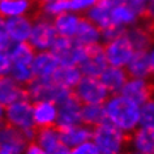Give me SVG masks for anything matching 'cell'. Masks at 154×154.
<instances>
[{
  "label": "cell",
  "instance_id": "6da1fadb",
  "mask_svg": "<svg viewBox=\"0 0 154 154\" xmlns=\"http://www.w3.org/2000/svg\"><path fill=\"white\" fill-rule=\"evenodd\" d=\"M106 122L125 134H132L140 128V105L134 103L122 93L111 94L103 105Z\"/></svg>",
  "mask_w": 154,
  "mask_h": 154
},
{
  "label": "cell",
  "instance_id": "7a4b0ae2",
  "mask_svg": "<svg viewBox=\"0 0 154 154\" xmlns=\"http://www.w3.org/2000/svg\"><path fill=\"white\" fill-rule=\"evenodd\" d=\"M91 141L101 154H125V149L128 146L127 134L109 122H103L93 128Z\"/></svg>",
  "mask_w": 154,
  "mask_h": 154
},
{
  "label": "cell",
  "instance_id": "3957f363",
  "mask_svg": "<svg viewBox=\"0 0 154 154\" xmlns=\"http://www.w3.org/2000/svg\"><path fill=\"white\" fill-rule=\"evenodd\" d=\"M25 90L26 97L33 103L39 101H52L55 103H60L72 94V90L61 88L52 79H34Z\"/></svg>",
  "mask_w": 154,
  "mask_h": 154
},
{
  "label": "cell",
  "instance_id": "277c9868",
  "mask_svg": "<svg viewBox=\"0 0 154 154\" xmlns=\"http://www.w3.org/2000/svg\"><path fill=\"white\" fill-rule=\"evenodd\" d=\"M73 95L81 105H105L110 97V91L102 84L99 77L82 76L76 88L72 90Z\"/></svg>",
  "mask_w": 154,
  "mask_h": 154
},
{
  "label": "cell",
  "instance_id": "5b68a950",
  "mask_svg": "<svg viewBox=\"0 0 154 154\" xmlns=\"http://www.w3.org/2000/svg\"><path fill=\"white\" fill-rule=\"evenodd\" d=\"M103 51H105L109 65L119 68H125L136 52L124 32L118 34L116 37L111 38V39L105 41Z\"/></svg>",
  "mask_w": 154,
  "mask_h": 154
},
{
  "label": "cell",
  "instance_id": "8992f818",
  "mask_svg": "<svg viewBox=\"0 0 154 154\" xmlns=\"http://www.w3.org/2000/svg\"><path fill=\"white\" fill-rule=\"evenodd\" d=\"M5 124L21 132L35 128L33 116V102L28 97H24L7 106Z\"/></svg>",
  "mask_w": 154,
  "mask_h": 154
},
{
  "label": "cell",
  "instance_id": "52a82bcc",
  "mask_svg": "<svg viewBox=\"0 0 154 154\" xmlns=\"http://www.w3.org/2000/svg\"><path fill=\"white\" fill-rule=\"evenodd\" d=\"M57 37L59 35L55 30L52 20L45 16H38L37 18H34L32 34H30L28 43L35 50V52L50 51L56 42Z\"/></svg>",
  "mask_w": 154,
  "mask_h": 154
},
{
  "label": "cell",
  "instance_id": "ba28073f",
  "mask_svg": "<svg viewBox=\"0 0 154 154\" xmlns=\"http://www.w3.org/2000/svg\"><path fill=\"white\" fill-rule=\"evenodd\" d=\"M86 50L88 47L79 45L76 41L57 37L51 51L57 56L61 65H76V67H79L86 55Z\"/></svg>",
  "mask_w": 154,
  "mask_h": 154
},
{
  "label": "cell",
  "instance_id": "9c48e42d",
  "mask_svg": "<svg viewBox=\"0 0 154 154\" xmlns=\"http://www.w3.org/2000/svg\"><path fill=\"white\" fill-rule=\"evenodd\" d=\"M144 12L128 2H120L111 7V26L122 32L141 22Z\"/></svg>",
  "mask_w": 154,
  "mask_h": 154
},
{
  "label": "cell",
  "instance_id": "30bf717a",
  "mask_svg": "<svg viewBox=\"0 0 154 154\" xmlns=\"http://www.w3.org/2000/svg\"><path fill=\"white\" fill-rule=\"evenodd\" d=\"M57 109H59V116H57V124H56L57 128L64 129L71 125L82 123L81 119L82 105L73 95V93L68 95L65 99H63L60 103H57Z\"/></svg>",
  "mask_w": 154,
  "mask_h": 154
},
{
  "label": "cell",
  "instance_id": "8fae6325",
  "mask_svg": "<svg viewBox=\"0 0 154 154\" xmlns=\"http://www.w3.org/2000/svg\"><path fill=\"white\" fill-rule=\"evenodd\" d=\"M107 67H109V63L103 51V45L88 47L86 55L82 63L79 65L82 76L89 77H99Z\"/></svg>",
  "mask_w": 154,
  "mask_h": 154
},
{
  "label": "cell",
  "instance_id": "7c38bea8",
  "mask_svg": "<svg viewBox=\"0 0 154 154\" xmlns=\"http://www.w3.org/2000/svg\"><path fill=\"white\" fill-rule=\"evenodd\" d=\"M34 141L48 154H69V152H71V149L63 144L61 131L56 127H47V128L37 129Z\"/></svg>",
  "mask_w": 154,
  "mask_h": 154
},
{
  "label": "cell",
  "instance_id": "4fadbf2b",
  "mask_svg": "<svg viewBox=\"0 0 154 154\" xmlns=\"http://www.w3.org/2000/svg\"><path fill=\"white\" fill-rule=\"evenodd\" d=\"M153 84L149 81V79H134L129 77L127 80L125 85L123 86L120 93L131 101H133L137 105H142L149 98L153 97Z\"/></svg>",
  "mask_w": 154,
  "mask_h": 154
},
{
  "label": "cell",
  "instance_id": "5bb4252c",
  "mask_svg": "<svg viewBox=\"0 0 154 154\" xmlns=\"http://www.w3.org/2000/svg\"><path fill=\"white\" fill-rule=\"evenodd\" d=\"M60 65L61 64L57 56L50 50V51L35 52L32 68L35 79H52Z\"/></svg>",
  "mask_w": 154,
  "mask_h": 154
},
{
  "label": "cell",
  "instance_id": "9a60e30c",
  "mask_svg": "<svg viewBox=\"0 0 154 154\" xmlns=\"http://www.w3.org/2000/svg\"><path fill=\"white\" fill-rule=\"evenodd\" d=\"M33 116L35 128H47V127H56L59 109L57 103L52 101H39L33 103Z\"/></svg>",
  "mask_w": 154,
  "mask_h": 154
},
{
  "label": "cell",
  "instance_id": "2e32d148",
  "mask_svg": "<svg viewBox=\"0 0 154 154\" xmlns=\"http://www.w3.org/2000/svg\"><path fill=\"white\" fill-rule=\"evenodd\" d=\"M34 20L30 16L14 17L5 20L7 33L12 43H25L29 42L30 34L33 29Z\"/></svg>",
  "mask_w": 154,
  "mask_h": 154
},
{
  "label": "cell",
  "instance_id": "e0dca14e",
  "mask_svg": "<svg viewBox=\"0 0 154 154\" xmlns=\"http://www.w3.org/2000/svg\"><path fill=\"white\" fill-rule=\"evenodd\" d=\"M29 141L26 140L24 133L8 124L0 125V149L9 152L24 153Z\"/></svg>",
  "mask_w": 154,
  "mask_h": 154
},
{
  "label": "cell",
  "instance_id": "ac0fdd59",
  "mask_svg": "<svg viewBox=\"0 0 154 154\" xmlns=\"http://www.w3.org/2000/svg\"><path fill=\"white\" fill-rule=\"evenodd\" d=\"M125 35L134 51H148L154 43V30L146 24H137L125 30Z\"/></svg>",
  "mask_w": 154,
  "mask_h": 154
},
{
  "label": "cell",
  "instance_id": "d6986e66",
  "mask_svg": "<svg viewBox=\"0 0 154 154\" xmlns=\"http://www.w3.org/2000/svg\"><path fill=\"white\" fill-rule=\"evenodd\" d=\"M73 41H76L77 43L84 46V47H93V46L102 45L103 34L97 25H94L85 16H82V20L80 22L79 30H77Z\"/></svg>",
  "mask_w": 154,
  "mask_h": 154
},
{
  "label": "cell",
  "instance_id": "ffe728a7",
  "mask_svg": "<svg viewBox=\"0 0 154 154\" xmlns=\"http://www.w3.org/2000/svg\"><path fill=\"white\" fill-rule=\"evenodd\" d=\"M60 131L63 144L69 149L76 148L84 142L91 141V137H93V128L84 123H79V124L71 125Z\"/></svg>",
  "mask_w": 154,
  "mask_h": 154
},
{
  "label": "cell",
  "instance_id": "44dd1931",
  "mask_svg": "<svg viewBox=\"0 0 154 154\" xmlns=\"http://www.w3.org/2000/svg\"><path fill=\"white\" fill-rule=\"evenodd\" d=\"M82 20V16L77 14L71 11L61 13L60 16L54 18V26L57 33V35L61 38H68V39H75V35L79 30L80 22Z\"/></svg>",
  "mask_w": 154,
  "mask_h": 154
},
{
  "label": "cell",
  "instance_id": "7402d4cb",
  "mask_svg": "<svg viewBox=\"0 0 154 154\" xmlns=\"http://www.w3.org/2000/svg\"><path fill=\"white\" fill-rule=\"evenodd\" d=\"M128 146L138 154H154V129L137 128L131 134Z\"/></svg>",
  "mask_w": 154,
  "mask_h": 154
},
{
  "label": "cell",
  "instance_id": "603a6c76",
  "mask_svg": "<svg viewBox=\"0 0 154 154\" xmlns=\"http://www.w3.org/2000/svg\"><path fill=\"white\" fill-rule=\"evenodd\" d=\"M128 79H129V76L127 73L125 68L111 67V65H109L103 71L102 75L99 76V80L106 86V89L110 91V94L120 93Z\"/></svg>",
  "mask_w": 154,
  "mask_h": 154
},
{
  "label": "cell",
  "instance_id": "cb8c5ba5",
  "mask_svg": "<svg viewBox=\"0 0 154 154\" xmlns=\"http://www.w3.org/2000/svg\"><path fill=\"white\" fill-rule=\"evenodd\" d=\"M34 0H2L0 2V16L5 20L14 17L30 16L34 11Z\"/></svg>",
  "mask_w": 154,
  "mask_h": 154
},
{
  "label": "cell",
  "instance_id": "d4e9b609",
  "mask_svg": "<svg viewBox=\"0 0 154 154\" xmlns=\"http://www.w3.org/2000/svg\"><path fill=\"white\" fill-rule=\"evenodd\" d=\"M26 97V90L24 86L16 82L11 76L0 77V102L4 106Z\"/></svg>",
  "mask_w": 154,
  "mask_h": 154
},
{
  "label": "cell",
  "instance_id": "484cf974",
  "mask_svg": "<svg viewBox=\"0 0 154 154\" xmlns=\"http://www.w3.org/2000/svg\"><path fill=\"white\" fill-rule=\"evenodd\" d=\"M82 79V73L79 67L76 65H60L56 73L54 75L52 80L57 85H60L64 89L73 90L79 81Z\"/></svg>",
  "mask_w": 154,
  "mask_h": 154
},
{
  "label": "cell",
  "instance_id": "4316f807",
  "mask_svg": "<svg viewBox=\"0 0 154 154\" xmlns=\"http://www.w3.org/2000/svg\"><path fill=\"white\" fill-rule=\"evenodd\" d=\"M125 71L129 77L134 79H149L150 77V64L146 51H136L129 63L127 64Z\"/></svg>",
  "mask_w": 154,
  "mask_h": 154
},
{
  "label": "cell",
  "instance_id": "83f0119b",
  "mask_svg": "<svg viewBox=\"0 0 154 154\" xmlns=\"http://www.w3.org/2000/svg\"><path fill=\"white\" fill-rule=\"evenodd\" d=\"M85 17L93 22L94 25H97L102 32L112 28L111 26V5L103 2L98 0L97 4L85 14Z\"/></svg>",
  "mask_w": 154,
  "mask_h": 154
},
{
  "label": "cell",
  "instance_id": "f1b7e54d",
  "mask_svg": "<svg viewBox=\"0 0 154 154\" xmlns=\"http://www.w3.org/2000/svg\"><path fill=\"white\" fill-rule=\"evenodd\" d=\"M81 119L84 124L89 125L91 128H95L97 125L102 124L103 122H106L103 105H84Z\"/></svg>",
  "mask_w": 154,
  "mask_h": 154
},
{
  "label": "cell",
  "instance_id": "f546056e",
  "mask_svg": "<svg viewBox=\"0 0 154 154\" xmlns=\"http://www.w3.org/2000/svg\"><path fill=\"white\" fill-rule=\"evenodd\" d=\"M8 51L13 63L32 64L34 55H35V50L28 42H25V43H12L8 48Z\"/></svg>",
  "mask_w": 154,
  "mask_h": 154
},
{
  "label": "cell",
  "instance_id": "4dcf8cb0",
  "mask_svg": "<svg viewBox=\"0 0 154 154\" xmlns=\"http://www.w3.org/2000/svg\"><path fill=\"white\" fill-rule=\"evenodd\" d=\"M9 76L22 86H28L35 79L32 64H26V63H13Z\"/></svg>",
  "mask_w": 154,
  "mask_h": 154
},
{
  "label": "cell",
  "instance_id": "1f68e13d",
  "mask_svg": "<svg viewBox=\"0 0 154 154\" xmlns=\"http://www.w3.org/2000/svg\"><path fill=\"white\" fill-rule=\"evenodd\" d=\"M140 128L154 129V95L140 106Z\"/></svg>",
  "mask_w": 154,
  "mask_h": 154
},
{
  "label": "cell",
  "instance_id": "d6a6232c",
  "mask_svg": "<svg viewBox=\"0 0 154 154\" xmlns=\"http://www.w3.org/2000/svg\"><path fill=\"white\" fill-rule=\"evenodd\" d=\"M68 11V2H51L41 4V16L54 20Z\"/></svg>",
  "mask_w": 154,
  "mask_h": 154
},
{
  "label": "cell",
  "instance_id": "836d02e7",
  "mask_svg": "<svg viewBox=\"0 0 154 154\" xmlns=\"http://www.w3.org/2000/svg\"><path fill=\"white\" fill-rule=\"evenodd\" d=\"M97 2L98 0H68V11L84 16L97 4Z\"/></svg>",
  "mask_w": 154,
  "mask_h": 154
},
{
  "label": "cell",
  "instance_id": "e575fe53",
  "mask_svg": "<svg viewBox=\"0 0 154 154\" xmlns=\"http://www.w3.org/2000/svg\"><path fill=\"white\" fill-rule=\"evenodd\" d=\"M13 61L8 50H0V77L9 76Z\"/></svg>",
  "mask_w": 154,
  "mask_h": 154
},
{
  "label": "cell",
  "instance_id": "d590c367",
  "mask_svg": "<svg viewBox=\"0 0 154 154\" xmlns=\"http://www.w3.org/2000/svg\"><path fill=\"white\" fill-rule=\"evenodd\" d=\"M69 154H101V153H99L98 148L95 146L93 141H88V142H84V144L71 149Z\"/></svg>",
  "mask_w": 154,
  "mask_h": 154
},
{
  "label": "cell",
  "instance_id": "8d00e7d4",
  "mask_svg": "<svg viewBox=\"0 0 154 154\" xmlns=\"http://www.w3.org/2000/svg\"><path fill=\"white\" fill-rule=\"evenodd\" d=\"M12 45L8 33H7V25H5V18L0 16V50H8Z\"/></svg>",
  "mask_w": 154,
  "mask_h": 154
},
{
  "label": "cell",
  "instance_id": "74e56055",
  "mask_svg": "<svg viewBox=\"0 0 154 154\" xmlns=\"http://www.w3.org/2000/svg\"><path fill=\"white\" fill-rule=\"evenodd\" d=\"M22 154H48V153L46 152L45 149H42L35 141H33V142H29V144L26 145V148H25Z\"/></svg>",
  "mask_w": 154,
  "mask_h": 154
},
{
  "label": "cell",
  "instance_id": "f35d334b",
  "mask_svg": "<svg viewBox=\"0 0 154 154\" xmlns=\"http://www.w3.org/2000/svg\"><path fill=\"white\" fill-rule=\"evenodd\" d=\"M144 17L149 21V24L154 25V0H150L145 8V14Z\"/></svg>",
  "mask_w": 154,
  "mask_h": 154
},
{
  "label": "cell",
  "instance_id": "ab89813d",
  "mask_svg": "<svg viewBox=\"0 0 154 154\" xmlns=\"http://www.w3.org/2000/svg\"><path fill=\"white\" fill-rule=\"evenodd\" d=\"M124 2H128L131 3L132 5H134L136 8H138L140 11H142L145 14V8H146V5H148V3L150 2V0H124Z\"/></svg>",
  "mask_w": 154,
  "mask_h": 154
},
{
  "label": "cell",
  "instance_id": "60d3db41",
  "mask_svg": "<svg viewBox=\"0 0 154 154\" xmlns=\"http://www.w3.org/2000/svg\"><path fill=\"white\" fill-rule=\"evenodd\" d=\"M146 52H148L149 64H150V77H153L154 79V43L150 46V48Z\"/></svg>",
  "mask_w": 154,
  "mask_h": 154
},
{
  "label": "cell",
  "instance_id": "b9f144b4",
  "mask_svg": "<svg viewBox=\"0 0 154 154\" xmlns=\"http://www.w3.org/2000/svg\"><path fill=\"white\" fill-rule=\"evenodd\" d=\"M5 111H7V106H4L0 102V125L3 123H5Z\"/></svg>",
  "mask_w": 154,
  "mask_h": 154
},
{
  "label": "cell",
  "instance_id": "7bdbcfd3",
  "mask_svg": "<svg viewBox=\"0 0 154 154\" xmlns=\"http://www.w3.org/2000/svg\"><path fill=\"white\" fill-rule=\"evenodd\" d=\"M41 4H45V3H51V2H68V0H38Z\"/></svg>",
  "mask_w": 154,
  "mask_h": 154
},
{
  "label": "cell",
  "instance_id": "ee69618b",
  "mask_svg": "<svg viewBox=\"0 0 154 154\" xmlns=\"http://www.w3.org/2000/svg\"><path fill=\"white\" fill-rule=\"evenodd\" d=\"M125 154H138V153H134V152H128V153H125Z\"/></svg>",
  "mask_w": 154,
  "mask_h": 154
},
{
  "label": "cell",
  "instance_id": "f6af8a7d",
  "mask_svg": "<svg viewBox=\"0 0 154 154\" xmlns=\"http://www.w3.org/2000/svg\"><path fill=\"white\" fill-rule=\"evenodd\" d=\"M0 2H2V0H0Z\"/></svg>",
  "mask_w": 154,
  "mask_h": 154
}]
</instances>
